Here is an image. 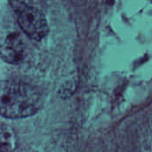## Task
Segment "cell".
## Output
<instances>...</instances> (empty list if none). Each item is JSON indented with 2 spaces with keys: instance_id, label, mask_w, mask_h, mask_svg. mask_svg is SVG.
<instances>
[{
  "instance_id": "cell-1",
  "label": "cell",
  "mask_w": 152,
  "mask_h": 152,
  "mask_svg": "<svg viewBox=\"0 0 152 152\" xmlns=\"http://www.w3.org/2000/svg\"><path fill=\"white\" fill-rule=\"evenodd\" d=\"M43 105L37 87L18 80L0 81V115L6 118H23L35 115Z\"/></svg>"
},
{
  "instance_id": "cell-2",
  "label": "cell",
  "mask_w": 152,
  "mask_h": 152,
  "mask_svg": "<svg viewBox=\"0 0 152 152\" xmlns=\"http://www.w3.org/2000/svg\"><path fill=\"white\" fill-rule=\"evenodd\" d=\"M26 55L24 33L13 18V13L0 16V59L9 64H19Z\"/></svg>"
},
{
  "instance_id": "cell-3",
  "label": "cell",
  "mask_w": 152,
  "mask_h": 152,
  "mask_svg": "<svg viewBox=\"0 0 152 152\" xmlns=\"http://www.w3.org/2000/svg\"><path fill=\"white\" fill-rule=\"evenodd\" d=\"M16 22L28 37L40 41L49 31L47 20L41 10L30 4L29 0H9Z\"/></svg>"
},
{
  "instance_id": "cell-4",
  "label": "cell",
  "mask_w": 152,
  "mask_h": 152,
  "mask_svg": "<svg viewBox=\"0 0 152 152\" xmlns=\"http://www.w3.org/2000/svg\"><path fill=\"white\" fill-rule=\"evenodd\" d=\"M16 147V135L12 126L0 125V151H12Z\"/></svg>"
}]
</instances>
